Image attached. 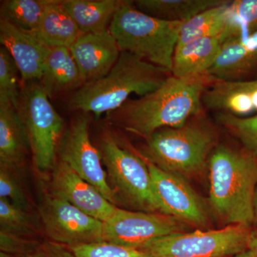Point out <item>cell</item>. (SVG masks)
Wrapping results in <instances>:
<instances>
[{
  "instance_id": "obj_1",
  "label": "cell",
  "mask_w": 257,
  "mask_h": 257,
  "mask_svg": "<svg viewBox=\"0 0 257 257\" xmlns=\"http://www.w3.org/2000/svg\"><path fill=\"white\" fill-rule=\"evenodd\" d=\"M216 82L207 73L188 77L172 75L156 90L106 114L111 124L147 138L160 128L184 126L202 111V97Z\"/></svg>"
},
{
  "instance_id": "obj_2",
  "label": "cell",
  "mask_w": 257,
  "mask_h": 257,
  "mask_svg": "<svg viewBox=\"0 0 257 257\" xmlns=\"http://www.w3.org/2000/svg\"><path fill=\"white\" fill-rule=\"evenodd\" d=\"M209 201L216 215L228 225L249 226L257 187V155L220 145L209 159Z\"/></svg>"
},
{
  "instance_id": "obj_3",
  "label": "cell",
  "mask_w": 257,
  "mask_h": 257,
  "mask_svg": "<svg viewBox=\"0 0 257 257\" xmlns=\"http://www.w3.org/2000/svg\"><path fill=\"white\" fill-rule=\"evenodd\" d=\"M171 75L166 69L138 56L121 52L117 62L106 76L85 83L69 102L72 110L92 112L99 118L119 109L131 94L147 95L156 90Z\"/></svg>"
},
{
  "instance_id": "obj_4",
  "label": "cell",
  "mask_w": 257,
  "mask_h": 257,
  "mask_svg": "<svg viewBox=\"0 0 257 257\" xmlns=\"http://www.w3.org/2000/svg\"><path fill=\"white\" fill-rule=\"evenodd\" d=\"M124 1L109 30L121 52H128L171 72L179 31L184 22L154 18Z\"/></svg>"
},
{
  "instance_id": "obj_5",
  "label": "cell",
  "mask_w": 257,
  "mask_h": 257,
  "mask_svg": "<svg viewBox=\"0 0 257 257\" xmlns=\"http://www.w3.org/2000/svg\"><path fill=\"white\" fill-rule=\"evenodd\" d=\"M215 135L199 123L160 128L147 138L144 157L159 168L185 177L205 169L215 146Z\"/></svg>"
},
{
  "instance_id": "obj_6",
  "label": "cell",
  "mask_w": 257,
  "mask_h": 257,
  "mask_svg": "<svg viewBox=\"0 0 257 257\" xmlns=\"http://www.w3.org/2000/svg\"><path fill=\"white\" fill-rule=\"evenodd\" d=\"M251 230L243 225L179 232L157 238L135 249L143 257H233L248 250Z\"/></svg>"
},
{
  "instance_id": "obj_7",
  "label": "cell",
  "mask_w": 257,
  "mask_h": 257,
  "mask_svg": "<svg viewBox=\"0 0 257 257\" xmlns=\"http://www.w3.org/2000/svg\"><path fill=\"white\" fill-rule=\"evenodd\" d=\"M25 84L20 89L18 109L28 130L35 168L46 173L57 165L64 121L40 83Z\"/></svg>"
},
{
  "instance_id": "obj_8",
  "label": "cell",
  "mask_w": 257,
  "mask_h": 257,
  "mask_svg": "<svg viewBox=\"0 0 257 257\" xmlns=\"http://www.w3.org/2000/svg\"><path fill=\"white\" fill-rule=\"evenodd\" d=\"M99 151L116 193L140 209L164 214L143 157L121 148L110 135L102 138Z\"/></svg>"
},
{
  "instance_id": "obj_9",
  "label": "cell",
  "mask_w": 257,
  "mask_h": 257,
  "mask_svg": "<svg viewBox=\"0 0 257 257\" xmlns=\"http://www.w3.org/2000/svg\"><path fill=\"white\" fill-rule=\"evenodd\" d=\"M40 214L50 241L69 247L102 241L103 221L52 193L42 199Z\"/></svg>"
},
{
  "instance_id": "obj_10",
  "label": "cell",
  "mask_w": 257,
  "mask_h": 257,
  "mask_svg": "<svg viewBox=\"0 0 257 257\" xmlns=\"http://www.w3.org/2000/svg\"><path fill=\"white\" fill-rule=\"evenodd\" d=\"M58 154L60 161L69 165L83 179L95 187L111 204L119 202L101 165V152L89 138V120L81 115L72 121L62 136Z\"/></svg>"
},
{
  "instance_id": "obj_11",
  "label": "cell",
  "mask_w": 257,
  "mask_h": 257,
  "mask_svg": "<svg viewBox=\"0 0 257 257\" xmlns=\"http://www.w3.org/2000/svg\"><path fill=\"white\" fill-rule=\"evenodd\" d=\"M187 224L158 212L124 210L116 207L104 222L102 241L137 248L157 238L183 232Z\"/></svg>"
},
{
  "instance_id": "obj_12",
  "label": "cell",
  "mask_w": 257,
  "mask_h": 257,
  "mask_svg": "<svg viewBox=\"0 0 257 257\" xmlns=\"http://www.w3.org/2000/svg\"><path fill=\"white\" fill-rule=\"evenodd\" d=\"M146 162L157 197L164 214L186 224L202 226L207 222V214L201 198L184 177L159 168L142 156Z\"/></svg>"
},
{
  "instance_id": "obj_13",
  "label": "cell",
  "mask_w": 257,
  "mask_h": 257,
  "mask_svg": "<svg viewBox=\"0 0 257 257\" xmlns=\"http://www.w3.org/2000/svg\"><path fill=\"white\" fill-rule=\"evenodd\" d=\"M52 194L103 222L109 219L116 208L62 161L57 164L52 173Z\"/></svg>"
},
{
  "instance_id": "obj_14",
  "label": "cell",
  "mask_w": 257,
  "mask_h": 257,
  "mask_svg": "<svg viewBox=\"0 0 257 257\" xmlns=\"http://www.w3.org/2000/svg\"><path fill=\"white\" fill-rule=\"evenodd\" d=\"M69 49L84 84L102 78L109 73L121 52L109 30L82 34Z\"/></svg>"
},
{
  "instance_id": "obj_15",
  "label": "cell",
  "mask_w": 257,
  "mask_h": 257,
  "mask_svg": "<svg viewBox=\"0 0 257 257\" xmlns=\"http://www.w3.org/2000/svg\"><path fill=\"white\" fill-rule=\"evenodd\" d=\"M0 42L14 60L25 83L40 80L50 48L30 32L0 20Z\"/></svg>"
},
{
  "instance_id": "obj_16",
  "label": "cell",
  "mask_w": 257,
  "mask_h": 257,
  "mask_svg": "<svg viewBox=\"0 0 257 257\" xmlns=\"http://www.w3.org/2000/svg\"><path fill=\"white\" fill-rule=\"evenodd\" d=\"M257 72V33L224 42L207 74L221 82H239Z\"/></svg>"
},
{
  "instance_id": "obj_17",
  "label": "cell",
  "mask_w": 257,
  "mask_h": 257,
  "mask_svg": "<svg viewBox=\"0 0 257 257\" xmlns=\"http://www.w3.org/2000/svg\"><path fill=\"white\" fill-rule=\"evenodd\" d=\"M30 147L28 130L18 108L0 102V162L15 168L23 164Z\"/></svg>"
},
{
  "instance_id": "obj_18",
  "label": "cell",
  "mask_w": 257,
  "mask_h": 257,
  "mask_svg": "<svg viewBox=\"0 0 257 257\" xmlns=\"http://www.w3.org/2000/svg\"><path fill=\"white\" fill-rule=\"evenodd\" d=\"M40 84L49 97L84 85L82 74L69 48H50Z\"/></svg>"
},
{
  "instance_id": "obj_19",
  "label": "cell",
  "mask_w": 257,
  "mask_h": 257,
  "mask_svg": "<svg viewBox=\"0 0 257 257\" xmlns=\"http://www.w3.org/2000/svg\"><path fill=\"white\" fill-rule=\"evenodd\" d=\"M31 34L49 48H69L82 32L64 8L62 0H47L38 27Z\"/></svg>"
},
{
  "instance_id": "obj_20",
  "label": "cell",
  "mask_w": 257,
  "mask_h": 257,
  "mask_svg": "<svg viewBox=\"0 0 257 257\" xmlns=\"http://www.w3.org/2000/svg\"><path fill=\"white\" fill-rule=\"evenodd\" d=\"M219 36L197 39L176 48L172 75L188 77L207 73L220 52Z\"/></svg>"
},
{
  "instance_id": "obj_21",
  "label": "cell",
  "mask_w": 257,
  "mask_h": 257,
  "mask_svg": "<svg viewBox=\"0 0 257 257\" xmlns=\"http://www.w3.org/2000/svg\"><path fill=\"white\" fill-rule=\"evenodd\" d=\"M121 0H63L69 15L82 34L99 33L109 30Z\"/></svg>"
},
{
  "instance_id": "obj_22",
  "label": "cell",
  "mask_w": 257,
  "mask_h": 257,
  "mask_svg": "<svg viewBox=\"0 0 257 257\" xmlns=\"http://www.w3.org/2000/svg\"><path fill=\"white\" fill-rule=\"evenodd\" d=\"M229 3V0H138L137 9L145 14L172 22H185L205 10Z\"/></svg>"
},
{
  "instance_id": "obj_23",
  "label": "cell",
  "mask_w": 257,
  "mask_h": 257,
  "mask_svg": "<svg viewBox=\"0 0 257 257\" xmlns=\"http://www.w3.org/2000/svg\"><path fill=\"white\" fill-rule=\"evenodd\" d=\"M230 3L205 10L184 22L179 31L177 47L202 37L220 36L226 24Z\"/></svg>"
},
{
  "instance_id": "obj_24",
  "label": "cell",
  "mask_w": 257,
  "mask_h": 257,
  "mask_svg": "<svg viewBox=\"0 0 257 257\" xmlns=\"http://www.w3.org/2000/svg\"><path fill=\"white\" fill-rule=\"evenodd\" d=\"M257 33V0H234L228 5L221 44Z\"/></svg>"
},
{
  "instance_id": "obj_25",
  "label": "cell",
  "mask_w": 257,
  "mask_h": 257,
  "mask_svg": "<svg viewBox=\"0 0 257 257\" xmlns=\"http://www.w3.org/2000/svg\"><path fill=\"white\" fill-rule=\"evenodd\" d=\"M47 0H7L2 2L1 20L24 31H35L45 11Z\"/></svg>"
},
{
  "instance_id": "obj_26",
  "label": "cell",
  "mask_w": 257,
  "mask_h": 257,
  "mask_svg": "<svg viewBox=\"0 0 257 257\" xmlns=\"http://www.w3.org/2000/svg\"><path fill=\"white\" fill-rule=\"evenodd\" d=\"M218 120L243 144L246 150L257 155V114L251 117H240L221 112L218 115Z\"/></svg>"
},
{
  "instance_id": "obj_27",
  "label": "cell",
  "mask_w": 257,
  "mask_h": 257,
  "mask_svg": "<svg viewBox=\"0 0 257 257\" xmlns=\"http://www.w3.org/2000/svg\"><path fill=\"white\" fill-rule=\"evenodd\" d=\"M0 225L1 231L21 237L32 235L35 231L26 210L5 198H0Z\"/></svg>"
},
{
  "instance_id": "obj_28",
  "label": "cell",
  "mask_w": 257,
  "mask_h": 257,
  "mask_svg": "<svg viewBox=\"0 0 257 257\" xmlns=\"http://www.w3.org/2000/svg\"><path fill=\"white\" fill-rule=\"evenodd\" d=\"M18 67L10 52L0 48V102L9 101L18 108L20 102Z\"/></svg>"
},
{
  "instance_id": "obj_29",
  "label": "cell",
  "mask_w": 257,
  "mask_h": 257,
  "mask_svg": "<svg viewBox=\"0 0 257 257\" xmlns=\"http://www.w3.org/2000/svg\"><path fill=\"white\" fill-rule=\"evenodd\" d=\"M75 257H143L138 250L99 241L69 247Z\"/></svg>"
},
{
  "instance_id": "obj_30",
  "label": "cell",
  "mask_w": 257,
  "mask_h": 257,
  "mask_svg": "<svg viewBox=\"0 0 257 257\" xmlns=\"http://www.w3.org/2000/svg\"><path fill=\"white\" fill-rule=\"evenodd\" d=\"M8 167L1 166L0 170V198H5L15 205L26 210L28 202L18 181Z\"/></svg>"
},
{
  "instance_id": "obj_31",
  "label": "cell",
  "mask_w": 257,
  "mask_h": 257,
  "mask_svg": "<svg viewBox=\"0 0 257 257\" xmlns=\"http://www.w3.org/2000/svg\"><path fill=\"white\" fill-rule=\"evenodd\" d=\"M37 245L23 239L21 236L10 234L4 231H0V248L3 252L9 254L27 253L31 251Z\"/></svg>"
},
{
  "instance_id": "obj_32",
  "label": "cell",
  "mask_w": 257,
  "mask_h": 257,
  "mask_svg": "<svg viewBox=\"0 0 257 257\" xmlns=\"http://www.w3.org/2000/svg\"><path fill=\"white\" fill-rule=\"evenodd\" d=\"M25 257H75L71 248L65 245L49 241L37 245Z\"/></svg>"
},
{
  "instance_id": "obj_33",
  "label": "cell",
  "mask_w": 257,
  "mask_h": 257,
  "mask_svg": "<svg viewBox=\"0 0 257 257\" xmlns=\"http://www.w3.org/2000/svg\"><path fill=\"white\" fill-rule=\"evenodd\" d=\"M226 87L234 90L249 93L257 89V79L243 80L239 82H222Z\"/></svg>"
},
{
  "instance_id": "obj_34",
  "label": "cell",
  "mask_w": 257,
  "mask_h": 257,
  "mask_svg": "<svg viewBox=\"0 0 257 257\" xmlns=\"http://www.w3.org/2000/svg\"><path fill=\"white\" fill-rule=\"evenodd\" d=\"M248 250L251 251L253 257H257V230L251 231L248 243Z\"/></svg>"
},
{
  "instance_id": "obj_35",
  "label": "cell",
  "mask_w": 257,
  "mask_h": 257,
  "mask_svg": "<svg viewBox=\"0 0 257 257\" xmlns=\"http://www.w3.org/2000/svg\"><path fill=\"white\" fill-rule=\"evenodd\" d=\"M253 220H254V222L257 223V187L255 191L254 197H253Z\"/></svg>"
},
{
  "instance_id": "obj_36",
  "label": "cell",
  "mask_w": 257,
  "mask_h": 257,
  "mask_svg": "<svg viewBox=\"0 0 257 257\" xmlns=\"http://www.w3.org/2000/svg\"><path fill=\"white\" fill-rule=\"evenodd\" d=\"M249 93H251V99H252L254 109L257 110V89L256 90L253 91V92Z\"/></svg>"
},
{
  "instance_id": "obj_37",
  "label": "cell",
  "mask_w": 257,
  "mask_h": 257,
  "mask_svg": "<svg viewBox=\"0 0 257 257\" xmlns=\"http://www.w3.org/2000/svg\"><path fill=\"white\" fill-rule=\"evenodd\" d=\"M233 257H253V256L251 251L250 250H247V251H243V252L240 253Z\"/></svg>"
}]
</instances>
